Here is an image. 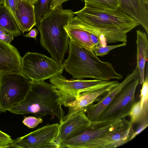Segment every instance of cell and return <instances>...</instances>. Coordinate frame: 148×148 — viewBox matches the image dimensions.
I'll return each mask as SVG.
<instances>
[{"label":"cell","mask_w":148,"mask_h":148,"mask_svg":"<svg viewBox=\"0 0 148 148\" xmlns=\"http://www.w3.org/2000/svg\"><path fill=\"white\" fill-rule=\"evenodd\" d=\"M72 18L79 27L97 36L100 44L127 42V34L140 24L128 15L118 9L97 10L84 6L73 12Z\"/></svg>","instance_id":"obj_1"},{"label":"cell","mask_w":148,"mask_h":148,"mask_svg":"<svg viewBox=\"0 0 148 148\" xmlns=\"http://www.w3.org/2000/svg\"><path fill=\"white\" fill-rule=\"evenodd\" d=\"M69 48V56L62 64L64 69L74 78H89L105 81L123 78L122 75L116 71L112 63L100 60L92 49L71 39Z\"/></svg>","instance_id":"obj_2"},{"label":"cell","mask_w":148,"mask_h":148,"mask_svg":"<svg viewBox=\"0 0 148 148\" xmlns=\"http://www.w3.org/2000/svg\"><path fill=\"white\" fill-rule=\"evenodd\" d=\"M74 16L72 10L64 9L61 5L52 9L49 8L37 23L41 46L61 63L68 50L69 40L64 27Z\"/></svg>","instance_id":"obj_3"},{"label":"cell","mask_w":148,"mask_h":148,"mask_svg":"<svg viewBox=\"0 0 148 148\" xmlns=\"http://www.w3.org/2000/svg\"><path fill=\"white\" fill-rule=\"evenodd\" d=\"M32 82L31 90L24 100L8 111L18 114H33L40 118L51 115L57 117L61 123L65 112L58 101L53 85L44 81Z\"/></svg>","instance_id":"obj_4"},{"label":"cell","mask_w":148,"mask_h":148,"mask_svg":"<svg viewBox=\"0 0 148 148\" xmlns=\"http://www.w3.org/2000/svg\"><path fill=\"white\" fill-rule=\"evenodd\" d=\"M125 119L90 121L59 143L60 148H104L106 137L124 124Z\"/></svg>","instance_id":"obj_5"},{"label":"cell","mask_w":148,"mask_h":148,"mask_svg":"<svg viewBox=\"0 0 148 148\" xmlns=\"http://www.w3.org/2000/svg\"><path fill=\"white\" fill-rule=\"evenodd\" d=\"M32 84L21 72L0 73V113L23 101Z\"/></svg>","instance_id":"obj_6"},{"label":"cell","mask_w":148,"mask_h":148,"mask_svg":"<svg viewBox=\"0 0 148 148\" xmlns=\"http://www.w3.org/2000/svg\"><path fill=\"white\" fill-rule=\"evenodd\" d=\"M64 68L51 57L28 52L22 58L20 72L33 82L44 81L62 74Z\"/></svg>","instance_id":"obj_7"},{"label":"cell","mask_w":148,"mask_h":148,"mask_svg":"<svg viewBox=\"0 0 148 148\" xmlns=\"http://www.w3.org/2000/svg\"><path fill=\"white\" fill-rule=\"evenodd\" d=\"M140 81L139 75L125 86L103 112L98 121L122 119L129 116L136 102L135 92Z\"/></svg>","instance_id":"obj_8"},{"label":"cell","mask_w":148,"mask_h":148,"mask_svg":"<svg viewBox=\"0 0 148 148\" xmlns=\"http://www.w3.org/2000/svg\"><path fill=\"white\" fill-rule=\"evenodd\" d=\"M105 80L98 79H67L62 74L50 79L53 85V91L61 105L71 102L76 98L78 92L82 90L101 83Z\"/></svg>","instance_id":"obj_9"},{"label":"cell","mask_w":148,"mask_h":148,"mask_svg":"<svg viewBox=\"0 0 148 148\" xmlns=\"http://www.w3.org/2000/svg\"><path fill=\"white\" fill-rule=\"evenodd\" d=\"M60 124H47L13 140L11 147L17 148H58L55 141Z\"/></svg>","instance_id":"obj_10"},{"label":"cell","mask_w":148,"mask_h":148,"mask_svg":"<svg viewBox=\"0 0 148 148\" xmlns=\"http://www.w3.org/2000/svg\"><path fill=\"white\" fill-rule=\"evenodd\" d=\"M117 81H104L103 82L79 91L76 99L68 103L70 111L74 114L84 110L85 108L101 97L119 84Z\"/></svg>","instance_id":"obj_11"},{"label":"cell","mask_w":148,"mask_h":148,"mask_svg":"<svg viewBox=\"0 0 148 148\" xmlns=\"http://www.w3.org/2000/svg\"><path fill=\"white\" fill-rule=\"evenodd\" d=\"M139 75L138 67L135 68L130 74L128 75L124 79L112 90L102 97L95 104L87 106L84 111L90 121L98 120L103 112L113 100L117 94L127 84Z\"/></svg>","instance_id":"obj_12"},{"label":"cell","mask_w":148,"mask_h":148,"mask_svg":"<svg viewBox=\"0 0 148 148\" xmlns=\"http://www.w3.org/2000/svg\"><path fill=\"white\" fill-rule=\"evenodd\" d=\"M22 59L16 47L0 40V73L20 72Z\"/></svg>","instance_id":"obj_13"},{"label":"cell","mask_w":148,"mask_h":148,"mask_svg":"<svg viewBox=\"0 0 148 148\" xmlns=\"http://www.w3.org/2000/svg\"><path fill=\"white\" fill-rule=\"evenodd\" d=\"M90 121L84 110L78 112L66 121L60 123L55 141H62L77 131L88 126Z\"/></svg>","instance_id":"obj_14"},{"label":"cell","mask_w":148,"mask_h":148,"mask_svg":"<svg viewBox=\"0 0 148 148\" xmlns=\"http://www.w3.org/2000/svg\"><path fill=\"white\" fill-rule=\"evenodd\" d=\"M120 10L128 15L140 25L148 34V11L140 0H119Z\"/></svg>","instance_id":"obj_15"},{"label":"cell","mask_w":148,"mask_h":148,"mask_svg":"<svg viewBox=\"0 0 148 148\" xmlns=\"http://www.w3.org/2000/svg\"><path fill=\"white\" fill-rule=\"evenodd\" d=\"M15 16L17 23L23 34L37 25L34 5L26 1L18 0Z\"/></svg>","instance_id":"obj_16"},{"label":"cell","mask_w":148,"mask_h":148,"mask_svg":"<svg viewBox=\"0 0 148 148\" xmlns=\"http://www.w3.org/2000/svg\"><path fill=\"white\" fill-rule=\"evenodd\" d=\"M137 65L139 72L140 84L142 85L145 79V66L148 59V40L146 33L136 31Z\"/></svg>","instance_id":"obj_17"},{"label":"cell","mask_w":148,"mask_h":148,"mask_svg":"<svg viewBox=\"0 0 148 148\" xmlns=\"http://www.w3.org/2000/svg\"><path fill=\"white\" fill-rule=\"evenodd\" d=\"M71 18L64 27L70 39L84 47L92 49L94 45L92 41L90 33L79 27Z\"/></svg>","instance_id":"obj_18"},{"label":"cell","mask_w":148,"mask_h":148,"mask_svg":"<svg viewBox=\"0 0 148 148\" xmlns=\"http://www.w3.org/2000/svg\"><path fill=\"white\" fill-rule=\"evenodd\" d=\"M132 127L130 121L125 119L124 124L116 129L110 136L106 148H116L130 141Z\"/></svg>","instance_id":"obj_19"},{"label":"cell","mask_w":148,"mask_h":148,"mask_svg":"<svg viewBox=\"0 0 148 148\" xmlns=\"http://www.w3.org/2000/svg\"><path fill=\"white\" fill-rule=\"evenodd\" d=\"M0 29L16 37L22 32L11 13L3 5H0Z\"/></svg>","instance_id":"obj_20"},{"label":"cell","mask_w":148,"mask_h":148,"mask_svg":"<svg viewBox=\"0 0 148 148\" xmlns=\"http://www.w3.org/2000/svg\"><path fill=\"white\" fill-rule=\"evenodd\" d=\"M86 7L97 10H115L121 6L119 0H83Z\"/></svg>","instance_id":"obj_21"},{"label":"cell","mask_w":148,"mask_h":148,"mask_svg":"<svg viewBox=\"0 0 148 148\" xmlns=\"http://www.w3.org/2000/svg\"><path fill=\"white\" fill-rule=\"evenodd\" d=\"M130 123L133 126L145 120H148V103L144 104L142 107L139 100L135 102L129 115Z\"/></svg>","instance_id":"obj_22"},{"label":"cell","mask_w":148,"mask_h":148,"mask_svg":"<svg viewBox=\"0 0 148 148\" xmlns=\"http://www.w3.org/2000/svg\"><path fill=\"white\" fill-rule=\"evenodd\" d=\"M52 0H37L34 4L35 16L37 23L41 17L48 11L49 3Z\"/></svg>","instance_id":"obj_23"},{"label":"cell","mask_w":148,"mask_h":148,"mask_svg":"<svg viewBox=\"0 0 148 148\" xmlns=\"http://www.w3.org/2000/svg\"><path fill=\"white\" fill-rule=\"evenodd\" d=\"M126 43L110 45H106L104 47L101 46L99 44L94 46L92 50L97 56L103 57L109 53V52L113 49L126 45Z\"/></svg>","instance_id":"obj_24"},{"label":"cell","mask_w":148,"mask_h":148,"mask_svg":"<svg viewBox=\"0 0 148 148\" xmlns=\"http://www.w3.org/2000/svg\"><path fill=\"white\" fill-rule=\"evenodd\" d=\"M146 76H145L144 82L142 87L140 90V93L139 95V100L140 104L143 107L144 104L148 103V75L147 70Z\"/></svg>","instance_id":"obj_25"},{"label":"cell","mask_w":148,"mask_h":148,"mask_svg":"<svg viewBox=\"0 0 148 148\" xmlns=\"http://www.w3.org/2000/svg\"><path fill=\"white\" fill-rule=\"evenodd\" d=\"M13 141L10 136L0 130V148L11 147Z\"/></svg>","instance_id":"obj_26"},{"label":"cell","mask_w":148,"mask_h":148,"mask_svg":"<svg viewBox=\"0 0 148 148\" xmlns=\"http://www.w3.org/2000/svg\"><path fill=\"white\" fill-rule=\"evenodd\" d=\"M40 118H36L33 116L25 117L22 122L25 126L29 128H34L38 124L42 122Z\"/></svg>","instance_id":"obj_27"},{"label":"cell","mask_w":148,"mask_h":148,"mask_svg":"<svg viewBox=\"0 0 148 148\" xmlns=\"http://www.w3.org/2000/svg\"><path fill=\"white\" fill-rule=\"evenodd\" d=\"M17 1L18 0H4L3 5L11 13L17 23L15 12L17 6Z\"/></svg>","instance_id":"obj_28"},{"label":"cell","mask_w":148,"mask_h":148,"mask_svg":"<svg viewBox=\"0 0 148 148\" xmlns=\"http://www.w3.org/2000/svg\"><path fill=\"white\" fill-rule=\"evenodd\" d=\"M148 125V120H145L138 123L135 130L133 129L132 132L129 140L130 141L134 139L138 134L144 130Z\"/></svg>","instance_id":"obj_29"},{"label":"cell","mask_w":148,"mask_h":148,"mask_svg":"<svg viewBox=\"0 0 148 148\" xmlns=\"http://www.w3.org/2000/svg\"><path fill=\"white\" fill-rule=\"evenodd\" d=\"M14 36L9 33H4L0 34V40L10 44L14 39Z\"/></svg>","instance_id":"obj_30"},{"label":"cell","mask_w":148,"mask_h":148,"mask_svg":"<svg viewBox=\"0 0 148 148\" xmlns=\"http://www.w3.org/2000/svg\"><path fill=\"white\" fill-rule=\"evenodd\" d=\"M69 0H52L50 3L49 8L50 9H54L62 5L64 2Z\"/></svg>","instance_id":"obj_31"},{"label":"cell","mask_w":148,"mask_h":148,"mask_svg":"<svg viewBox=\"0 0 148 148\" xmlns=\"http://www.w3.org/2000/svg\"><path fill=\"white\" fill-rule=\"evenodd\" d=\"M38 33V29L36 28L31 29L29 33L24 35L26 37H31L35 39L36 40V37Z\"/></svg>","instance_id":"obj_32"},{"label":"cell","mask_w":148,"mask_h":148,"mask_svg":"<svg viewBox=\"0 0 148 148\" xmlns=\"http://www.w3.org/2000/svg\"><path fill=\"white\" fill-rule=\"evenodd\" d=\"M90 34L92 41L94 45L100 44V41L98 38L91 33H90Z\"/></svg>","instance_id":"obj_33"},{"label":"cell","mask_w":148,"mask_h":148,"mask_svg":"<svg viewBox=\"0 0 148 148\" xmlns=\"http://www.w3.org/2000/svg\"><path fill=\"white\" fill-rule=\"evenodd\" d=\"M25 0L26 1L29 3H31L32 4L34 5L35 2L37 0Z\"/></svg>","instance_id":"obj_34"},{"label":"cell","mask_w":148,"mask_h":148,"mask_svg":"<svg viewBox=\"0 0 148 148\" xmlns=\"http://www.w3.org/2000/svg\"><path fill=\"white\" fill-rule=\"evenodd\" d=\"M141 2L145 5H147L148 0H140Z\"/></svg>","instance_id":"obj_35"},{"label":"cell","mask_w":148,"mask_h":148,"mask_svg":"<svg viewBox=\"0 0 148 148\" xmlns=\"http://www.w3.org/2000/svg\"><path fill=\"white\" fill-rule=\"evenodd\" d=\"M4 33H8L6 31L2 29H0V34H2Z\"/></svg>","instance_id":"obj_36"},{"label":"cell","mask_w":148,"mask_h":148,"mask_svg":"<svg viewBox=\"0 0 148 148\" xmlns=\"http://www.w3.org/2000/svg\"><path fill=\"white\" fill-rule=\"evenodd\" d=\"M0 5H4V0H0Z\"/></svg>","instance_id":"obj_37"}]
</instances>
